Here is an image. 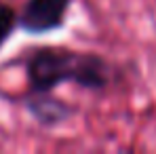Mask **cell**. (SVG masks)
Returning a JSON list of instances; mask_svg holds the SVG:
<instances>
[{"instance_id":"3","label":"cell","mask_w":156,"mask_h":154,"mask_svg":"<svg viewBox=\"0 0 156 154\" xmlns=\"http://www.w3.org/2000/svg\"><path fill=\"white\" fill-rule=\"evenodd\" d=\"M36 95L34 97H27L26 99V108L30 110V114L44 127H53L61 120H66L70 114H72V108L68 103H63L61 99H55L49 95V91L40 93V91H34Z\"/></svg>"},{"instance_id":"2","label":"cell","mask_w":156,"mask_h":154,"mask_svg":"<svg viewBox=\"0 0 156 154\" xmlns=\"http://www.w3.org/2000/svg\"><path fill=\"white\" fill-rule=\"evenodd\" d=\"M68 6L70 0H27L17 21L30 34H44L63 23Z\"/></svg>"},{"instance_id":"1","label":"cell","mask_w":156,"mask_h":154,"mask_svg":"<svg viewBox=\"0 0 156 154\" xmlns=\"http://www.w3.org/2000/svg\"><path fill=\"white\" fill-rule=\"evenodd\" d=\"M32 91H49L61 82H76L82 89L101 91L110 82V66L99 55L78 53L57 47H42L30 55L26 63Z\"/></svg>"},{"instance_id":"4","label":"cell","mask_w":156,"mask_h":154,"mask_svg":"<svg viewBox=\"0 0 156 154\" xmlns=\"http://www.w3.org/2000/svg\"><path fill=\"white\" fill-rule=\"evenodd\" d=\"M17 26V15L11 6L0 2V47L6 42V38L11 36V32Z\"/></svg>"}]
</instances>
